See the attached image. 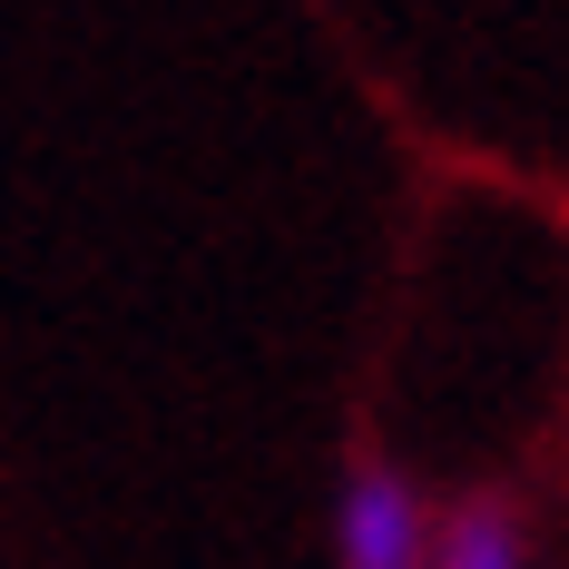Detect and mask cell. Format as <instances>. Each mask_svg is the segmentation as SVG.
<instances>
[{
	"instance_id": "1",
	"label": "cell",
	"mask_w": 569,
	"mask_h": 569,
	"mask_svg": "<svg viewBox=\"0 0 569 569\" xmlns=\"http://www.w3.org/2000/svg\"><path fill=\"white\" fill-rule=\"evenodd\" d=\"M442 511L422 501V481L383 452H353L335 481V569H432Z\"/></svg>"
},
{
	"instance_id": "2",
	"label": "cell",
	"mask_w": 569,
	"mask_h": 569,
	"mask_svg": "<svg viewBox=\"0 0 569 569\" xmlns=\"http://www.w3.org/2000/svg\"><path fill=\"white\" fill-rule=\"evenodd\" d=\"M432 569H530V511H520V491H501V481L461 491L442 511V530H432Z\"/></svg>"
}]
</instances>
